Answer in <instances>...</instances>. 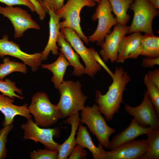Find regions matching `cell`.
Listing matches in <instances>:
<instances>
[{"label": "cell", "mask_w": 159, "mask_h": 159, "mask_svg": "<svg viewBox=\"0 0 159 159\" xmlns=\"http://www.w3.org/2000/svg\"><path fill=\"white\" fill-rule=\"evenodd\" d=\"M150 3L155 9H159V0H148Z\"/></svg>", "instance_id": "74e56055"}, {"label": "cell", "mask_w": 159, "mask_h": 159, "mask_svg": "<svg viewBox=\"0 0 159 159\" xmlns=\"http://www.w3.org/2000/svg\"><path fill=\"white\" fill-rule=\"evenodd\" d=\"M14 102L13 98L0 94V111L4 116V126L12 124L15 117L18 115L23 116L27 120L32 119V116L27 104L17 106L13 104Z\"/></svg>", "instance_id": "2e32d148"}, {"label": "cell", "mask_w": 159, "mask_h": 159, "mask_svg": "<svg viewBox=\"0 0 159 159\" xmlns=\"http://www.w3.org/2000/svg\"><path fill=\"white\" fill-rule=\"evenodd\" d=\"M7 6H13L15 5H23L27 7L32 12H36L34 6L30 0H0Z\"/></svg>", "instance_id": "1f68e13d"}, {"label": "cell", "mask_w": 159, "mask_h": 159, "mask_svg": "<svg viewBox=\"0 0 159 159\" xmlns=\"http://www.w3.org/2000/svg\"><path fill=\"white\" fill-rule=\"evenodd\" d=\"M141 55L149 58L159 57V37L154 34L142 35Z\"/></svg>", "instance_id": "cb8c5ba5"}, {"label": "cell", "mask_w": 159, "mask_h": 159, "mask_svg": "<svg viewBox=\"0 0 159 159\" xmlns=\"http://www.w3.org/2000/svg\"><path fill=\"white\" fill-rule=\"evenodd\" d=\"M36 0L38 1V2H39L40 3V4L42 1V0Z\"/></svg>", "instance_id": "ab89813d"}, {"label": "cell", "mask_w": 159, "mask_h": 159, "mask_svg": "<svg viewBox=\"0 0 159 159\" xmlns=\"http://www.w3.org/2000/svg\"><path fill=\"white\" fill-rule=\"evenodd\" d=\"M60 30L66 40L70 44L84 62L85 66L84 74L91 77H94L101 69V66L96 61L94 56L95 49L92 47H86L80 37L73 29L64 27L61 28Z\"/></svg>", "instance_id": "ba28073f"}, {"label": "cell", "mask_w": 159, "mask_h": 159, "mask_svg": "<svg viewBox=\"0 0 159 159\" xmlns=\"http://www.w3.org/2000/svg\"><path fill=\"white\" fill-rule=\"evenodd\" d=\"M94 56L96 61L101 67H102L104 68L105 70L110 75L112 78L113 76L114 73H113L107 66L103 61L100 57L97 52L96 51L94 53Z\"/></svg>", "instance_id": "8d00e7d4"}, {"label": "cell", "mask_w": 159, "mask_h": 159, "mask_svg": "<svg viewBox=\"0 0 159 159\" xmlns=\"http://www.w3.org/2000/svg\"><path fill=\"white\" fill-rule=\"evenodd\" d=\"M129 26L118 24L112 31L106 36L104 42L100 46V54L105 62H117L118 51L122 38L128 34Z\"/></svg>", "instance_id": "4fadbf2b"}, {"label": "cell", "mask_w": 159, "mask_h": 159, "mask_svg": "<svg viewBox=\"0 0 159 159\" xmlns=\"http://www.w3.org/2000/svg\"><path fill=\"white\" fill-rule=\"evenodd\" d=\"M125 105V111L133 116L140 125L149 126L155 130L159 129V117L147 91L145 92L143 101L139 105L132 107Z\"/></svg>", "instance_id": "7c38bea8"}, {"label": "cell", "mask_w": 159, "mask_h": 159, "mask_svg": "<svg viewBox=\"0 0 159 159\" xmlns=\"http://www.w3.org/2000/svg\"><path fill=\"white\" fill-rule=\"evenodd\" d=\"M42 68L51 71L53 74L51 81L54 87L58 89L64 81L63 78L67 67L70 65L63 54L60 52L57 59L54 62L49 64H42Z\"/></svg>", "instance_id": "7402d4cb"}, {"label": "cell", "mask_w": 159, "mask_h": 159, "mask_svg": "<svg viewBox=\"0 0 159 159\" xmlns=\"http://www.w3.org/2000/svg\"><path fill=\"white\" fill-rule=\"evenodd\" d=\"M96 2L90 0H67L65 4L56 13L63 20L59 22L60 29L68 27L74 30L86 44L89 42L88 38L83 33L80 26V13L84 7H94Z\"/></svg>", "instance_id": "5b68a950"}, {"label": "cell", "mask_w": 159, "mask_h": 159, "mask_svg": "<svg viewBox=\"0 0 159 159\" xmlns=\"http://www.w3.org/2000/svg\"><path fill=\"white\" fill-rule=\"evenodd\" d=\"M12 124L4 126L0 130V159L5 158L6 156L7 150L6 143L7 141V136L12 129Z\"/></svg>", "instance_id": "f1b7e54d"}, {"label": "cell", "mask_w": 159, "mask_h": 159, "mask_svg": "<svg viewBox=\"0 0 159 159\" xmlns=\"http://www.w3.org/2000/svg\"><path fill=\"white\" fill-rule=\"evenodd\" d=\"M80 82L64 81L58 88L60 95L57 105L61 111L63 118L73 115L84 107L87 97L81 90Z\"/></svg>", "instance_id": "7a4b0ae2"}, {"label": "cell", "mask_w": 159, "mask_h": 159, "mask_svg": "<svg viewBox=\"0 0 159 159\" xmlns=\"http://www.w3.org/2000/svg\"><path fill=\"white\" fill-rule=\"evenodd\" d=\"M142 35L141 32H135L122 38L118 49L117 62L123 63L128 59H136L141 55Z\"/></svg>", "instance_id": "9a60e30c"}, {"label": "cell", "mask_w": 159, "mask_h": 159, "mask_svg": "<svg viewBox=\"0 0 159 159\" xmlns=\"http://www.w3.org/2000/svg\"><path fill=\"white\" fill-rule=\"evenodd\" d=\"M58 151L45 148L34 150L30 154L32 159H58Z\"/></svg>", "instance_id": "f546056e"}, {"label": "cell", "mask_w": 159, "mask_h": 159, "mask_svg": "<svg viewBox=\"0 0 159 159\" xmlns=\"http://www.w3.org/2000/svg\"><path fill=\"white\" fill-rule=\"evenodd\" d=\"M112 11L109 0H101L92 17L93 21L97 19L98 23L95 30L88 38L89 41L96 42L98 46H100L107 34L110 33L111 28L118 24Z\"/></svg>", "instance_id": "52a82bcc"}, {"label": "cell", "mask_w": 159, "mask_h": 159, "mask_svg": "<svg viewBox=\"0 0 159 159\" xmlns=\"http://www.w3.org/2000/svg\"><path fill=\"white\" fill-rule=\"evenodd\" d=\"M142 64L143 67L146 68H152L156 65H159V57L143 58L142 59Z\"/></svg>", "instance_id": "e575fe53"}, {"label": "cell", "mask_w": 159, "mask_h": 159, "mask_svg": "<svg viewBox=\"0 0 159 159\" xmlns=\"http://www.w3.org/2000/svg\"><path fill=\"white\" fill-rule=\"evenodd\" d=\"M57 42L61 47L59 49L63 54L70 65L74 68L73 75L79 76L84 74L85 67L80 62L79 55L74 52L71 45L66 40L60 32Z\"/></svg>", "instance_id": "44dd1931"}, {"label": "cell", "mask_w": 159, "mask_h": 159, "mask_svg": "<svg viewBox=\"0 0 159 159\" xmlns=\"http://www.w3.org/2000/svg\"><path fill=\"white\" fill-rule=\"evenodd\" d=\"M64 0H42L41 3L46 13L49 10L56 12L64 5Z\"/></svg>", "instance_id": "4dcf8cb0"}, {"label": "cell", "mask_w": 159, "mask_h": 159, "mask_svg": "<svg viewBox=\"0 0 159 159\" xmlns=\"http://www.w3.org/2000/svg\"><path fill=\"white\" fill-rule=\"evenodd\" d=\"M21 127L24 131V139L32 140L36 143L39 142L45 148L58 151L59 144L56 142L53 138L58 136L60 131L58 128H42L32 119L27 120Z\"/></svg>", "instance_id": "30bf717a"}, {"label": "cell", "mask_w": 159, "mask_h": 159, "mask_svg": "<svg viewBox=\"0 0 159 159\" xmlns=\"http://www.w3.org/2000/svg\"><path fill=\"white\" fill-rule=\"evenodd\" d=\"M76 142L83 148H87L92 153L94 159H105L107 151L103 149L100 143L98 147L95 145L86 127L82 125L79 126Z\"/></svg>", "instance_id": "ffe728a7"}, {"label": "cell", "mask_w": 159, "mask_h": 159, "mask_svg": "<svg viewBox=\"0 0 159 159\" xmlns=\"http://www.w3.org/2000/svg\"><path fill=\"white\" fill-rule=\"evenodd\" d=\"M130 8L133 11L134 15L132 22L129 26L128 34L140 32L154 34L152 22L154 18L159 14L158 9L148 0H135Z\"/></svg>", "instance_id": "8992f818"}, {"label": "cell", "mask_w": 159, "mask_h": 159, "mask_svg": "<svg viewBox=\"0 0 159 159\" xmlns=\"http://www.w3.org/2000/svg\"><path fill=\"white\" fill-rule=\"evenodd\" d=\"M149 98L153 105L158 116H159V88L153 84L145 75L143 79Z\"/></svg>", "instance_id": "83f0119b"}, {"label": "cell", "mask_w": 159, "mask_h": 159, "mask_svg": "<svg viewBox=\"0 0 159 159\" xmlns=\"http://www.w3.org/2000/svg\"><path fill=\"white\" fill-rule=\"evenodd\" d=\"M28 109L39 126L49 127L56 123L59 119L63 118L57 105L51 102L44 92H37L32 96Z\"/></svg>", "instance_id": "3957f363"}, {"label": "cell", "mask_w": 159, "mask_h": 159, "mask_svg": "<svg viewBox=\"0 0 159 159\" xmlns=\"http://www.w3.org/2000/svg\"><path fill=\"white\" fill-rule=\"evenodd\" d=\"M34 6L36 12L38 15L41 20L44 19L46 16V13L40 3L36 0H30Z\"/></svg>", "instance_id": "d590c367"}, {"label": "cell", "mask_w": 159, "mask_h": 159, "mask_svg": "<svg viewBox=\"0 0 159 159\" xmlns=\"http://www.w3.org/2000/svg\"><path fill=\"white\" fill-rule=\"evenodd\" d=\"M147 149L146 139L134 140L107 151L105 159H142Z\"/></svg>", "instance_id": "5bb4252c"}, {"label": "cell", "mask_w": 159, "mask_h": 159, "mask_svg": "<svg viewBox=\"0 0 159 159\" xmlns=\"http://www.w3.org/2000/svg\"><path fill=\"white\" fill-rule=\"evenodd\" d=\"M10 56L18 58L26 65L31 67L32 70L35 72L41 65L42 60L41 53L29 54L21 50L19 45L9 40L8 36L4 35L0 39V57Z\"/></svg>", "instance_id": "8fae6325"}, {"label": "cell", "mask_w": 159, "mask_h": 159, "mask_svg": "<svg viewBox=\"0 0 159 159\" xmlns=\"http://www.w3.org/2000/svg\"><path fill=\"white\" fill-rule=\"evenodd\" d=\"M91 1H94L99 3L100 2L101 0H90Z\"/></svg>", "instance_id": "f35d334b"}, {"label": "cell", "mask_w": 159, "mask_h": 159, "mask_svg": "<svg viewBox=\"0 0 159 159\" xmlns=\"http://www.w3.org/2000/svg\"><path fill=\"white\" fill-rule=\"evenodd\" d=\"M148 79L153 84L159 88V68L149 71L146 74Z\"/></svg>", "instance_id": "836d02e7"}, {"label": "cell", "mask_w": 159, "mask_h": 159, "mask_svg": "<svg viewBox=\"0 0 159 159\" xmlns=\"http://www.w3.org/2000/svg\"><path fill=\"white\" fill-rule=\"evenodd\" d=\"M147 150L142 159H159V129L146 134Z\"/></svg>", "instance_id": "484cf974"}, {"label": "cell", "mask_w": 159, "mask_h": 159, "mask_svg": "<svg viewBox=\"0 0 159 159\" xmlns=\"http://www.w3.org/2000/svg\"><path fill=\"white\" fill-rule=\"evenodd\" d=\"M81 111L80 123L86 125L102 145L106 149L108 148L110 137L115 132L116 130L107 124L97 105L94 104L91 107L84 106Z\"/></svg>", "instance_id": "277c9868"}, {"label": "cell", "mask_w": 159, "mask_h": 159, "mask_svg": "<svg viewBox=\"0 0 159 159\" xmlns=\"http://www.w3.org/2000/svg\"><path fill=\"white\" fill-rule=\"evenodd\" d=\"M87 153V151L84 148L77 144L75 145L68 159H85Z\"/></svg>", "instance_id": "d6a6232c"}, {"label": "cell", "mask_w": 159, "mask_h": 159, "mask_svg": "<svg viewBox=\"0 0 159 159\" xmlns=\"http://www.w3.org/2000/svg\"><path fill=\"white\" fill-rule=\"evenodd\" d=\"M112 11L116 16L118 24L127 25L130 17L127 14L128 10L135 0H109Z\"/></svg>", "instance_id": "603a6c76"}, {"label": "cell", "mask_w": 159, "mask_h": 159, "mask_svg": "<svg viewBox=\"0 0 159 159\" xmlns=\"http://www.w3.org/2000/svg\"><path fill=\"white\" fill-rule=\"evenodd\" d=\"M64 122L71 125V131L68 138L62 144H59L58 159H67L77 144L75 135L80 122L78 112L68 117Z\"/></svg>", "instance_id": "d6986e66"}, {"label": "cell", "mask_w": 159, "mask_h": 159, "mask_svg": "<svg viewBox=\"0 0 159 159\" xmlns=\"http://www.w3.org/2000/svg\"><path fill=\"white\" fill-rule=\"evenodd\" d=\"M113 81L105 94L96 90L95 101L99 109L107 121H111L115 113L119 112L126 86L131 80L130 75L122 67H116Z\"/></svg>", "instance_id": "6da1fadb"}, {"label": "cell", "mask_w": 159, "mask_h": 159, "mask_svg": "<svg viewBox=\"0 0 159 159\" xmlns=\"http://www.w3.org/2000/svg\"><path fill=\"white\" fill-rule=\"evenodd\" d=\"M3 62L0 64V79H3L6 76L14 72L26 74L27 68L23 63L11 60L9 57H4Z\"/></svg>", "instance_id": "d4e9b609"}, {"label": "cell", "mask_w": 159, "mask_h": 159, "mask_svg": "<svg viewBox=\"0 0 159 159\" xmlns=\"http://www.w3.org/2000/svg\"><path fill=\"white\" fill-rule=\"evenodd\" d=\"M48 13L50 16L49 22V36L48 42L43 51L41 52L42 60H46L51 52L54 55L59 54V48L57 45V40L60 33V19L56 13L49 10Z\"/></svg>", "instance_id": "ac0fdd59"}, {"label": "cell", "mask_w": 159, "mask_h": 159, "mask_svg": "<svg viewBox=\"0 0 159 159\" xmlns=\"http://www.w3.org/2000/svg\"><path fill=\"white\" fill-rule=\"evenodd\" d=\"M0 14L11 21L14 29L15 38L21 37L29 29H40L39 26L28 11L20 7L0 6Z\"/></svg>", "instance_id": "9c48e42d"}, {"label": "cell", "mask_w": 159, "mask_h": 159, "mask_svg": "<svg viewBox=\"0 0 159 159\" xmlns=\"http://www.w3.org/2000/svg\"><path fill=\"white\" fill-rule=\"evenodd\" d=\"M154 129L150 127L140 125L134 118L128 126L114 136L110 141L108 148L112 150L122 144L134 140L138 136L151 132Z\"/></svg>", "instance_id": "e0dca14e"}, {"label": "cell", "mask_w": 159, "mask_h": 159, "mask_svg": "<svg viewBox=\"0 0 159 159\" xmlns=\"http://www.w3.org/2000/svg\"><path fill=\"white\" fill-rule=\"evenodd\" d=\"M0 92L3 94L9 97L14 98L16 97L22 100L24 97L16 93H18L21 95H22V90L18 88L16 85V83L9 79L4 80L0 79Z\"/></svg>", "instance_id": "4316f807"}]
</instances>
